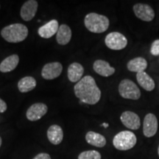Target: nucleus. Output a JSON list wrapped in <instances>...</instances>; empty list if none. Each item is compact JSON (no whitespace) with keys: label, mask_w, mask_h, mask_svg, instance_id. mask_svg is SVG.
<instances>
[{"label":"nucleus","mask_w":159,"mask_h":159,"mask_svg":"<svg viewBox=\"0 0 159 159\" xmlns=\"http://www.w3.org/2000/svg\"><path fill=\"white\" fill-rule=\"evenodd\" d=\"M134 12L137 18L144 21H151L155 18L153 9L147 4H136L134 6Z\"/></svg>","instance_id":"6e6552de"},{"label":"nucleus","mask_w":159,"mask_h":159,"mask_svg":"<svg viewBox=\"0 0 159 159\" xmlns=\"http://www.w3.org/2000/svg\"><path fill=\"white\" fill-rule=\"evenodd\" d=\"M136 79L141 87L147 91H152L156 87L154 80L145 71H142L136 74Z\"/></svg>","instance_id":"6ab92c4d"},{"label":"nucleus","mask_w":159,"mask_h":159,"mask_svg":"<svg viewBox=\"0 0 159 159\" xmlns=\"http://www.w3.org/2000/svg\"><path fill=\"white\" fill-rule=\"evenodd\" d=\"M102 125V126H104L105 128H108V124H106V123H103Z\"/></svg>","instance_id":"bb28decb"},{"label":"nucleus","mask_w":159,"mask_h":159,"mask_svg":"<svg viewBox=\"0 0 159 159\" xmlns=\"http://www.w3.org/2000/svg\"><path fill=\"white\" fill-rule=\"evenodd\" d=\"M1 35L9 43H19L28 35V29L22 24H13L6 26L1 31Z\"/></svg>","instance_id":"f03ea898"},{"label":"nucleus","mask_w":159,"mask_h":159,"mask_svg":"<svg viewBox=\"0 0 159 159\" xmlns=\"http://www.w3.org/2000/svg\"><path fill=\"white\" fill-rule=\"evenodd\" d=\"M33 159H51V157L49 154L42 152V153L38 154L37 156H35Z\"/></svg>","instance_id":"393cba45"},{"label":"nucleus","mask_w":159,"mask_h":159,"mask_svg":"<svg viewBox=\"0 0 159 159\" xmlns=\"http://www.w3.org/2000/svg\"><path fill=\"white\" fill-rule=\"evenodd\" d=\"M84 68L80 63L75 62L71 63L68 68V78L71 83H78L82 79Z\"/></svg>","instance_id":"2eb2a0df"},{"label":"nucleus","mask_w":159,"mask_h":159,"mask_svg":"<svg viewBox=\"0 0 159 159\" xmlns=\"http://www.w3.org/2000/svg\"><path fill=\"white\" fill-rule=\"evenodd\" d=\"M62 70L63 66L61 63H49L43 66L41 70V76L45 80H54L61 75Z\"/></svg>","instance_id":"9d476101"},{"label":"nucleus","mask_w":159,"mask_h":159,"mask_svg":"<svg viewBox=\"0 0 159 159\" xmlns=\"http://www.w3.org/2000/svg\"><path fill=\"white\" fill-rule=\"evenodd\" d=\"M71 39V28L66 25H62L59 27L56 35V41L60 45H66Z\"/></svg>","instance_id":"aec40b11"},{"label":"nucleus","mask_w":159,"mask_h":159,"mask_svg":"<svg viewBox=\"0 0 159 159\" xmlns=\"http://www.w3.org/2000/svg\"><path fill=\"white\" fill-rule=\"evenodd\" d=\"M121 122L126 128L130 130H138L141 126V120L136 113L127 111L123 112L120 116Z\"/></svg>","instance_id":"9b49d317"},{"label":"nucleus","mask_w":159,"mask_h":159,"mask_svg":"<svg viewBox=\"0 0 159 159\" xmlns=\"http://www.w3.org/2000/svg\"><path fill=\"white\" fill-rule=\"evenodd\" d=\"M2 143V138H1V137H0V147H1Z\"/></svg>","instance_id":"cd10ccee"},{"label":"nucleus","mask_w":159,"mask_h":159,"mask_svg":"<svg viewBox=\"0 0 159 159\" xmlns=\"http://www.w3.org/2000/svg\"><path fill=\"white\" fill-rule=\"evenodd\" d=\"M78 159H101V154L96 150L84 151L79 155Z\"/></svg>","instance_id":"5701e85b"},{"label":"nucleus","mask_w":159,"mask_h":159,"mask_svg":"<svg viewBox=\"0 0 159 159\" xmlns=\"http://www.w3.org/2000/svg\"><path fill=\"white\" fill-rule=\"evenodd\" d=\"M85 140L89 144L97 148H103L106 144V139L102 135L89 131L85 135Z\"/></svg>","instance_id":"412c9836"},{"label":"nucleus","mask_w":159,"mask_h":159,"mask_svg":"<svg viewBox=\"0 0 159 159\" xmlns=\"http://www.w3.org/2000/svg\"><path fill=\"white\" fill-rule=\"evenodd\" d=\"M105 45L112 50H121L128 45V40L122 33L112 32L106 35L105 39Z\"/></svg>","instance_id":"423d86ee"},{"label":"nucleus","mask_w":159,"mask_h":159,"mask_svg":"<svg viewBox=\"0 0 159 159\" xmlns=\"http://www.w3.org/2000/svg\"><path fill=\"white\" fill-rule=\"evenodd\" d=\"M48 108L44 103L37 102L32 105L30 108L27 109L26 113V116L28 120L31 122L39 120L47 113Z\"/></svg>","instance_id":"1a4fd4ad"},{"label":"nucleus","mask_w":159,"mask_h":159,"mask_svg":"<svg viewBox=\"0 0 159 159\" xmlns=\"http://www.w3.org/2000/svg\"><path fill=\"white\" fill-rule=\"evenodd\" d=\"M119 93L125 99L137 100L141 97V91L134 81L122 80L119 85Z\"/></svg>","instance_id":"39448f33"},{"label":"nucleus","mask_w":159,"mask_h":159,"mask_svg":"<svg viewBox=\"0 0 159 159\" xmlns=\"http://www.w3.org/2000/svg\"><path fill=\"white\" fill-rule=\"evenodd\" d=\"M59 25L57 20L53 19L41 27L38 30L39 35L43 39H49L56 34L58 30Z\"/></svg>","instance_id":"ddd939ff"},{"label":"nucleus","mask_w":159,"mask_h":159,"mask_svg":"<svg viewBox=\"0 0 159 159\" xmlns=\"http://www.w3.org/2000/svg\"><path fill=\"white\" fill-rule=\"evenodd\" d=\"M137 139L134 133L129 130L119 132L113 139L114 148L119 150L125 151L134 148L136 144Z\"/></svg>","instance_id":"20e7f679"},{"label":"nucleus","mask_w":159,"mask_h":159,"mask_svg":"<svg viewBox=\"0 0 159 159\" xmlns=\"http://www.w3.org/2000/svg\"><path fill=\"white\" fill-rule=\"evenodd\" d=\"M93 69L97 74L102 77H110L114 74L115 69L102 60H97L93 64Z\"/></svg>","instance_id":"4468645a"},{"label":"nucleus","mask_w":159,"mask_h":159,"mask_svg":"<svg viewBox=\"0 0 159 159\" xmlns=\"http://www.w3.org/2000/svg\"><path fill=\"white\" fill-rule=\"evenodd\" d=\"M75 96L81 102L89 105H95L101 98V91L96 81L90 75L83 77L74 87Z\"/></svg>","instance_id":"f257e3e1"},{"label":"nucleus","mask_w":159,"mask_h":159,"mask_svg":"<svg viewBox=\"0 0 159 159\" xmlns=\"http://www.w3.org/2000/svg\"><path fill=\"white\" fill-rule=\"evenodd\" d=\"M158 123L156 115L148 114L145 116L143 122V133L148 138L154 136L158 131Z\"/></svg>","instance_id":"0eeeda50"},{"label":"nucleus","mask_w":159,"mask_h":159,"mask_svg":"<svg viewBox=\"0 0 159 159\" xmlns=\"http://www.w3.org/2000/svg\"><path fill=\"white\" fill-rule=\"evenodd\" d=\"M19 62V57L17 55H11L4 59L0 63V71L7 73L16 68Z\"/></svg>","instance_id":"f3484780"},{"label":"nucleus","mask_w":159,"mask_h":159,"mask_svg":"<svg viewBox=\"0 0 159 159\" xmlns=\"http://www.w3.org/2000/svg\"><path fill=\"white\" fill-rule=\"evenodd\" d=\"M36 80L33 77L27 76L21 78L18 83V89L20 92L27 93L33 90L36 86Z\"/></svg>","instance_id":"4be33fe9"},{"label":"nucleus","mask_w":159,"mask_h":159,"mask_svg":"<svg viewBox=\"0 0 159 159\" xmlns=\"http://www.w3.org/2000/svg\"><path fill=\"white\" fill-rule=\"evenodd\" d=\"M7 104H6V102L0 98V113L5 112L6 110H7Z\"/></svg>","instance_id":"a878e982"},{"label":"nucleus","mask_w":159,"mask_h":159,"mask_svg":"<svg viewBox=\"0 0 159 159\" xmlns=\"http://www.w3.org/2000/svg\"><path fill=\"white\" fill-rule=\"evenodd\" d=\"M150 53L153 56H159V39L155 40L151 45Z\"/></svg>","instance_id":"b1692460"},{"label":"nucleus","mask_w":159,"mask_h":159,"mask_svg":"<svg viewBox=\"0 0 159 159\" xmlns=\"http://www.w3.org/2000/svg\"><path fill=\"white\" fill-rule=\"evenodd\" d=\"M109 24L108 17L96 13H88L84 19L85 27L94 33H104L108 29Z\"/></svg>","instance_id":"7ed1b4c3"},{"label":"nucleus","mask_w":159,"mask_h":159,"mask_svg":"<svg viewBox=\"0 0 159 159\" xmlns=\"http://www.w3.org/2000/svg\"><path fill=\"white\" fill-rule=\"evenodd\" d=\"M158 156H159V145H158Z\"/></svg>","instance_id":"c85d7f7f"},{"label":"nucleus","mask_w":159,"mask_h":159,"mask_svg":"<svg viewBox=\"0 0 159 159\" xmlns=\"http://www.w3.org/2000/svg\"><path fill=\"white\" fill-rule=\"evenodd\" d=\"M148 63L147 62L146 59L142 57H138L129 61L127 64V68L132 72L139 73L144 71L145 69L148 68Z\"/></svg>","instance_id":"a211bd4d"},{"label":"nucleus","mask_w":159,"mask_h":159,"mask_svg":"<svg viewBox=\"0 0 159 159\" xmlns=\"http://www.w3.org/2000/svg\"><path fill=\"white\" fill-rule=\"evenodd\" d=\"M39 4L35 0H29L25 2L20 11V16L24 21H30L35 17L38 11Z\"/></svg>","instance_id":"f8f14e48"},{"label":"nucleus","mask_w":159,"mask_h":159,"mask_svg":"<svg viewBox=\"0 0 159 159\" xmlns=\"http://www.w3.org/2000/svg\"><path fill=\"white\" fill-rule=\"evenodd\" d=\"M47 138L52 144L57 145L61 144L63 139L62 128L57 125H51L47 130Z\"/></svg>","instance_id":"dca6fc26"}]
</instances>
